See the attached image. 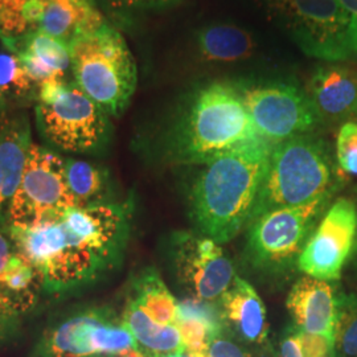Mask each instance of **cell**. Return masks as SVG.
I'll return each instance as SVG.
<instances>
[{
  "mask_svg": "<svg viewBox=\"0 0 357 357\" xmlns=\"http://www.w3.org/2000/svg\"><path fill=\"white\" fill-rule=\"evenodd\" d=\"M77 3L85 6V7H89V8H96L94 7V0H76Z\"/></svg>",
  "mask_w": 357,
  "mask_h": 357,
  "instance_id": "8d00e7d4",
  "label": "cell"
},
{
  "mask_svg": "<svg viewBox=\"0 0 357 357\" xmlns=\"http://www.w3.org/2000/svg\"><path fill=\"white\" fill-rule=\"evenodd\" d=\"M107 357H144L142 354H139L138 351H130L126 354H122V355H115V356H107Z\"/></svg>",
  "mask_w": 357,
  "mask_h": 357,
  "instance_id": "d590c367",
  "label": "cell"
},
{
  "mask_svg": "<svg viewBox=\"0 0 357 357\" xmlns=\"http://www.w3.org/2000/svg\"><path fill=\"white\" fill-rule=\"evenodd\" d=\"M103 23L102 15L96 8L85 7L76 0H48L38 31L63 41L69 47L77 33Z\"/></svg>",
  "mask_w": 357,
  "mask_h": 357,
  "instance_id": "44dd1931",
  "label": "cell"
},
{
  "mask_svg": "<svg viewBox=\"0 0 357 357\" xmlns=\"http://www.w3.org/2000/svg\"><path fill=\"white\" fill-rule=\"evenodd\" d=\"M75 206L65 158L48 146L32 143L20 187L8 212V227L32 228Z\"/></svg>",
  "mask_w": 357,
  "mask_h": 357,
  "instance_id": "30bf717a",
  "label": "cell"
},
{
  "mask_svg": "<svg viewBox=\"0 0 357 357\" xmlns=\"http://www.w3.org/2000/svg\"><path fill=\"white\" fill-rule=\"evenodd\" d=\"M128 299L159 324H175L178 320V302L156 268H146L134 277Z\"/></svg>",
  "mask_w": 357,
  "mask_h": 357,
  "instance_id": "cb8c5ba5",
  "label": "cell"
},
{
  "mask_svg": "<svg viewBox=\"0 0 357 357\" xmlns=\"http://www.w3.org/2000/svg\"><path fill=\"white\" fill-rule=\"evenodd\" d=\"M336 357H357V295H342L335 330Z\"/></svg>",
  "mask_w": 357,
  "mask_h": 357,
  "instance_id": "484cf974",
  "label": "cell"
},
{
  "mask_svg": "<svg viewBox=\"0 0 357 357\" xmlns=\"http://www.w3.org/2000/svg\"><path fill=\"white\" fill-rule=\"evenodd\" d=\"M336 162L349 175H357V122H345L336 139Z\"/></svg>",
  "mask_w": 357,
  "mask_h": 357,
  "instance_id": "83f0119b",
  "label": "cell"
},
{
  "mask_svg": "<svg viewBox=\"0 0 357 357\" xmlns=\"http://www.w3.org/2000/svg\"><path fill=\"white\" fill-rule=\"evenodd\" d=\"M261 138L238 88L212 82L193 93L156 139L163 158L180 165H208Z\"/></svg>",
  "mask_w": 357,
  "mask_h": 357,
  "instance_id": "3957f363",
  "label": "cell"
},
{
  "mask_svg": "<svg viewBox=\"0 0 357 357\" xmlns=\"http://www.w3.org/2000/svg\"><path fill=\"white\" fill-rule=\"evenodd\" d=\"M69 53L77 86L109 116L123 114L138 84L137 64L123 36L103 23L77 33Z\"/></svg>",
  "mask_w": 357,
  "mask_h": 357,
  "instance_id": "5b68a950",
  "label": "cell"
},
{
  "mask_svg": "<svg viewBox=\"0 0 357 357\" xmlns=\"http://www.w3.org/2000/svg\"><path fill=\"white\" fill-rule=\"evenodd\" d=\"M36 125L48 147L57 153L94 155L110 142V116L75 82L52 79L36 93Z\"/></svg>",
  "mask_w": 357,
  "mask_h": 357,
  "instance_id": "8992f818",
  "label": "cell"
},
{
  "mask_svg": "<svg viewBox=\"0 0 357 357\" xmlns=\"http://www.w3.org/2000/svg\"><path fill=\"white\" fill-rule=\"evenodd\" d=\"M178 319L199 320L206 324L215 336L227 332L218 302L187 298L178 302Z\"/></svg>",
  "mask_w": 357,
  "mask_h": 357,
  "instance_id": "4316f807",
  "label": "cell"
},
{
  "mask_svg": "<svg viewBox=\"0 0 357 357\" xmlns=\"http://www.w3.org/2000/svg\"><path fill=\"white\" fill-rule=\"evenodd\" d=\"M44 295L38 270L20 253L10 227L0 225V345L19 336Z\"/></svg>",
  "mask_w": 357,
  "mask_h": 357,
  "instance_id": "7c38bea8",
  "label": "cell"
},
{
  "mask_svg": "<svg viewBox=\"0 0 357 357\" xmlns=\"http://www.w3.org/2000/svg\"><path fill=\"white\" fill-rule=\"evenodd\" d=\"M299 48L327 63L357 59V22L339 0H265Z\"/></svg>",
  "mask_w": 357,
  "mask_h": 357,
  "instance_id": "ba28073f",
  "label": "cell"
},
{
  "mask_svg": "<svg viewBox=\"0 0 357 357\" xmlns=\"http://www.w3.org/2000/svg\"><path fill=\"white\" fill-rule=\"evenodd\" d=\"M225 331L241 344L268 352V321L266 306L255 287L236 275L229 289L218 301Z\"/></svg>",
  "mask_w": 357,
  "mask_h": 357,
  "instance_id": "9a60e30c",
  "label": "cell"
},
{
  "mask_svg": "<svg viewBox=\"0 0 357 357\" xmlns=\"http://www.w3.org/2000/svg\"><path fill=\"white\" fill-rule=\"evenodd\" d=\"M204 357H255L240 342L234 340L228 332L215 336L205 352Z\"/></svg>",
  "mask_w": 357,
  "mask_h": 357,
  "instance_id": "4dcf8cb0",
  "label": "cell"
},
{
  "mask_svg": "<svg viewBox=\"0 0 357 357\" xmlns=\"http://www.w3.org/2000/svg\"><path fill=\"white\" fill-rule=\"evenodd\" d=\"M1 40V38H0ZM19 57L22 66L36 86L52 79H64L70 69L69 47L43 32H31L23 38L1 40Z\"/></svg>",
  "mask_w": 357,
  "mask_h": 357,
  "instance_id": "d6986e66",
  "label": "cell"
},
{
  "mask_svg": "<svg viewBox=\"0 0 357 357\" xmlns=\"http://www.w3.org/2000/svg\"><path fill=\"white\" fill-rule=\"evenodd\" d=\"M280 357H303L296 327L291 324L282 336Z\"/></svg>",
  "mask_w": 357,
  "mask_h": 357,
  "instance_id": "1f68e13d",
  "label": "cell"
},
{
  "mask_svg": "<svg viewBox=\"0 0 357 357\" xmlns=\"http://www.w3.org/2000/svg\"><path fill=\"white\" fill-rule=\"evenodd\" d=\"M10 102H11V100L8 98V96L6 94V91L1 89V86H0V122L3 121V118H4V114H6V112H7V107H8Z\"/></svg>",
  "mask_w": 357,
  "mask_h": 357,
  "instance_id": "e575fe53",
  "label": "cell"
},
{
  "mask_svg": "<svg viewBox=\"0 0 357 357\" xmlns=\"http://www.w3.org/2000/svg\"><path fill=\"white\" fill-rule=\"evenodd\" d=\"M171 357H204L202 356V355H193V354H190V352H183V354H180V355H176V356H171Z\"/></svg>",
  "mask_w": 357,
  "mask_h": 357,
  "instance_id": "74e56055",
  "label": "cell"
},
{
  "mask_svg": "<svg viewBox=\"0 0 357 357\" xmlns=\"http://www.w3.org/2000/svg\"><path fill=\"white\" fill-rule=\"evenodd\" d=\"M306 91L321 122H340L357 115V69L349 65L319 66Z\"/></svg>",
  "mask_w": 357,
  "mask_h": 357,
  "instance_id": "e0dca14e",
  "label": "cell"
},
{
  "mask_svg": "<svg viewBox=\"0 0 357 357\" xmlns=\"http://www.w3.org/2000/svg\"><path fill=\"white\" fill-rule=\"evenodd\" d=\"M197 52L206 63H237L252 56L255 40L243 28L229 24L205 26L196 36Z\"/></svg>",
  "mask_w": 357,
  "mask_h": 357,
  "instance_id": "7402d4cb",
  "label": "cell"
},
{
  "mask_svg": "<svg viewBox=\"0 0 357 357\" xmlns=\"http://www.w3.org/2000/svg\"><path fill=\"white\" fill-rule=\"evenodd\" d=\"M66 178L75 206L113 204L112 180L106 168L84 159L65 158Z\"/></svg>",
  "mask_w": 357,
  "mask_h": 357,
  "instance_id": "603a6c76",
  "label": "cell"
},
{
  "mask_svg": "<svg viewBox=\"0 0 357 357\" xmlns=\"http://www.w3.org/2000/svg\"><path fill=\"white\" fill-rule=\"evenodd\" d=\"M340 180L337 162L319 137L306 134L275 143L249 224L268 211L332 196Z\"/></svg>",
  "mask_w": 357,
  "mask_h": 357,
  "instance_id": "277c9868",
  "label": "cell"
},
{
  "mask_svg": "<svg viewBox=\"0 0 357 357\" xmlns=\"http://www.w3.org/2000/svg\"><path fill=\"white\" fill-rule=\"evenodd\" d=\"M331 197L277 208L255 218L248 225L246 248L253 268L268 274H283L298 266V259Z\"/></svg>",
  "mask_w": 357,
  "mask_h": 357,
  "instance_id": "9c48e42d",
  "label": "cell"
},
{
  "mask_svg": "<svg viewBox=\"0 0 357 357\" xmlns=\"http://www.w3.org/2000/svg\"><path fill=\"white\" fill-rule=\"evenodd\" d=\"M261 138L280 143L312 134L321 121L306 90L290 82H262L238 88Z\"/></svg>",
  "mask_w": 357,
  "mask_h": 357,
  "instance_id": "8fae6325",
  "label": "cell"
},
{
  "mask_svg": "<svg viewBox=\"0 0 357 357\" xmlns=\"http://www.w3.org/2000/svg\"><path fill=\"white\" fill-rule=\"evenodd\" d=\"M122 320L131 332L137 351L144 357H171L185 352L180 332L175 324L153 321L141 307L131 299L122 312Z\"/></svg>",
  "mask_w": 357,
  "mask_h": 357,
  "instance_id": "ffe728a7",
  "label": "cell"
},
{
  "mask_svg": "<svg viewBox=\"0 0 357 357\" xmlns=\"http://www.w3.org/2000/svg\"><path fill=\"white\" fill-rule=\"evenodd\" d=\"M175 326L178 327L185 351L193 355H205L211 340L215 337L209 327L195 319H178Z\"/></svg>",
  "mask_w": 357,
  "mask_h": 357,
  "instance_id": "f1b7e54d",
  "label": "cell"
},
{
  "mask_svg": "<svg viewBox=\"0 0 357 357\" xmlns=\"http://www.w3.org/2000/svg\"><path fill=\"white\" fill-rule=\"evenodd\" d=\"M339 3L344 7L345 11L357 22V0H339Z\"/></svg>",
  "mask_w": 357,
  "mask_h": 357,
  "instance_id": "836d02e7",
  "label": "cell"
},
{
  "mask_svg": "<svg viewBox=\"0 0 357 357\" xmlns=\"http://www.w3.org/2000/svg\"><path fill=\"white\" fill-rule=\"evenodd\" d=\"M112 6L123 10H151L172 6L178 0H107Z\"/></svg>",
  "mask_w": 357,
  "mask_h": 357,
  "instance_id": "d6a6232c",
  "label": "cell"
},
{
  "mask_svg": "<svg viewBox=\"0 0 357 357\" xmlns=\"http://www.w3.org/2000/svg\"><path fill=\"white\" fill-rule=\"evenodd\" d=\"M48 0H0V38L15 40L38 31Z\"/></svg>",
  "mask_w": 357,
  "mask_h": 357,
  "instance_id": "d4e9b609",
  "label": "cell"
},
{
  "mask_svg": "<svg viewBox=\"0 0 357 357\" xmlns=\"http://www.w3.org/2000/svg\"><path fill=\"white\" fill-rule=\"evenodd\" d=\"M342 295L331 282L310 275L299 278L294 283L286 301L294 326L302 331L335 339Z\"/></svg>",
  "mask_w": 357,
  "mask_h": 357,
  "instance_id": "2e32d148",
  "label": "cell"
},
{
  "mask_svg": "<svg viewBox=\"0 0 357 357\" xmlns=\"http://www.w3.org/2000/svg\"><path fill=\"white\" fill-rule=\"evenodd\" d=\"M131 229L128 204L68 208L32 228L10 227L13 241L38 270L45 295L84 291L119 268Z\"/></svg>",
  "mask_w": 357,
  "mask_h": 357,
  "instance_id": "6da1fadb",
  "label": "cell"
},
{
  "mask_svg": "<svg viewBox=\"0 0 357 357\" xmlns=\"http://www.w3.org/2000/svg\"><path fill=\"white\" fill-rule=\"evenodd\" d=\"M275 143L257 138L205 165L191 191V215L205 237L229 243L249 225Z\"/></svg>",
  "mask_w": 357,
  "mask_h": 357,
  "instance_id": "7a4b0ae2",
  "label": "cell"
},
{
  "mask_svg": "<svg viewBox=\"0 0 357 357\" xmlns=\"http://www.w3.org/2000/svg\"><path fill=\"white\" fill-rule=\"evenodd\" d=\"M356 206L349 199L340 197L328 208L311 234L298 259V268L317 280L339 281L356 246Z\"/></svg>",
  "mask_w": 357,
  "mask_h": 357,
  "instance_id": "5bb4252c",
  "label": "cell"
},
{
  "mask_svg": "<svg viewBox=\"0 0 357 357\" xmlns=\"http://www.w3.org/2000/svg\"><path fill=\"white\" fill-rule=\"evenodd\" d=\"M296 330L303 357H336L333 337L320 333H310L299 328Z\"/></svg>",
  "mask_w": 357,
  "mask_h": 357,
  "instance_id": "f546056e",
  "label": "cell"
},
{
  "mask_svg": "<svg viewBox=\"0 0 357 357\" xmlns=\"http://www.w3.org/2000/svg\"><path fill=\"white\" fill-rule=\"evenodd\" d=\"M32 143L26 115L3 118L0 122V225H8L10 205L20 187Z\"/></svg>",
  "mask_w": 357,
  "mask_h": 357,
  "instance_id": "ac0fdd59",
  "label": "cell"
},
{
  "mask_svg": "<svg viewBox=\"0 0 357 357\" xmlns=\"http://www.w3.org/2000/svg\"><path fill=\"white\" fill-rule=\"evenodd\" d=\"M137 351L131 332L113 308L76 305L48 320L29 357H107Z\"/></svg>",
  "mask_w": 357,
  "mask_h": 357,
  "instance_id": "52a82bcc",
  "label": "cell"
},
{
  "mask_svg": "<svg viewBox=\"0 0 357 357\" xmlns=\"http://www.w3.org/2000/svg\"><path fill=\"white\" fill-rule=\"evenodd\" d=\"M169 255L178 281L191 298L218 302L236 278L233 264L220 243L187 231L172 234Z\"/></svg>",
  "mask_w": 357,
  "mask_h": 357,
  "instance_id": "4fadbf2b",
  "label": "cell"
},
{
  "mask_svg": "<svg viewBox=\"0 0 357 357\" xmlns=\"http://www.w3.org/2000/svg\"><path fill=\"white\" fill-rule=\"evenodd\" d=\"M356 253H357V236H356Z\"/></svg>",
  "mask_w": 357,
  "mask_h": 357,
  "instance_id": "f35d334b",
  "label": "cell"
}]
</instances>
